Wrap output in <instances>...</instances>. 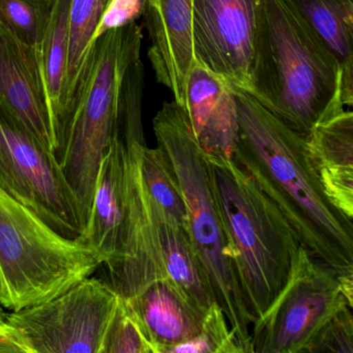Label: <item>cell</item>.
Listing matches in <instances>:
<instances>
[{
  "instance_id": "6da1fadb",
  "label": "cell",
  "mask_w": 353,
  "mask_h": 353,
  "mask_svg": "<svg viewBox=\"0 0 353 353\" xmlns=\"http://www.w3.org/2000/svg\"><path fill=\"white\" fill-rule=\"evenodd\" d=\"M231 88L237 115L235 160L280 208L316 259L338 276H353V220L324 193L310 163L307 137L249 92Z\"/></svg>"
},
{
  "instance_id": "7a4b0ae2",
  "label": "cell",
  "mask_w": 353,
  "mask_h": 353,
  "mask_svg": "<svg viewBox=\"0 0 353 353\" xmlns=\"http://www.w3.org/2000/svg\"><path fill=\"white\" fill-rule=\"evenodd\" d=\"M248 92L305 137L345 109L336 57L283 0L258 3Z\"/></svg>"
},
{
  "instance_id": "3957f363",
  "label": "cell",
  "mask_w": 353,
  "mask_h": 353,
  "mask_svg": "<svg viewBox=\"0 0 353 353\" xmlns=\"http://www.w3.org/2000/svg\"><path fill=\"white\" fill-rule=\"evenodd\" d=\"M143 34L137 22L109 30L92 42L68 105L54 154L90 218L103 159L114 137L121 84L140 57Z\"/></svg>"
},
{
  "instance_id": "277c9868",
  "label": "cell",
  "mask_w": 353,
  "mask_h": 353,
  "mask_svg": "<svg viewBox=\"0 0 353 353\" xmlns=\"http://www.w3.org/2000/svg\"><path fill=\"white\" fill-rule=\"evenodd\" d=\"M212 187L245 307L256 321L290 274L299 236L234 157H208Z\"/></svg>"
},
{
  "instance_id": "5b68a950",
  "label": "cell",
  "mask_w": 353,
  "mask_h": 353,
  "mask_svg": "<svg viewBox=\"0 0 353 353\" xmlns=\"http://www.w3.org/2000/svg\"><path fill=\"white\" fill-rule=\"evenodd\" d=\"M152 128L158 146L166 152L176 173L187 210V230L216 303L226 315L243 353H253V320L237 280L205 152L194 135L185 108L175 101L163 104Z\"/></svg>"
},
{
  "instance_id": "8992f818",
  "label": "cell",
  "mask_w": 353,
  "mask_h": 353,
  "mask_svg": "<svg viewBox=\"0 0 353 353\" xmlns=\"http://www.w3.org/2000/svg\"><path fill=\"white\" fill-rule=\"evenodd\" d=\"M103 261L81 239H67L0 189V305L20 311L90 278Z\"/></svg>"
},
{
  "instance_id": "52a82bcc",
  "label": "cell",
  "mask_w": 353,
  "mask_h": 353,
  "mask_svg": "<svg viewBox=\"0 0 353 353\" xmlns=\"http://www.w3.org/2000/svg\"><path fill=\"white\" fill-rule=\"evenodd\" d=\"M0 189L63 236L83 232L79 201L54 152L1 103Z\"/></svg>"
},
{
  "instance_id": "ba28073f",
  "label": "cell",
  "mask_w": 353,
  "mask_h": 353,
  "mask_svg": "<svg viewBox=\"0 0 353 353\" xmlns=\"http://www.w3.org/2000/svg\"><path fill=\"white\" fill-rule=\"evenodd\" d=\"M345 305L336 272L301 243L286 283L252 325L253 353L305 352L320 328Z\"/></svg>"
},
{
  "instance_id": "9c48e42d",
  "label": "cell",
  "mask_w": 353,
  "mask_h": 353,
  "mask_svg": "<svg viewBox=\"0 0 353 353\" xmlns=\"http://www.w3.org/2000/svg\"><path fill=\"white\" fill-rule=\"evenodd\" d=\"M119 297L90 276L51 301L7 314L3 324L22 353H101Z\"/></svg>"
},
{
  "instance_id": "30bf717a",
  "label": "cell",
  "mask_w": 353,
  "mask_h": 353,
  "mask_svg": "<svg viewBox=\"0 0 353 353\" xmlns=\"http://www.w3.org/2000/svg\"><path fill=\"white\" fill-rule=\"evenodd\" d=\"M260 0H194V61L230 88L248 92Z\"/></svg>"
},
{
  "instance_id": "8fae6325",
  "label": "cell",
  "mask_w": 353,
  "mask_h": 353,
  "mask_svg": "<svg viewBox=\"0 0 353 353\" xmlns=\"http://www.w3.org/2000/svg\"><path fill=\"white\" fill-rule=\"evenodd\" d=\"M127 144V216L119 252L104 264L108 284L123 299L141 292L154 281L169 279L146 205L145 190L139 166L140 146Z\"/></svg>"
},
{
  "instance_id": "7c38bea8",
  "label": "cell",
  "mask_w": 353,
  "mask_h": 353,
  "mask_svg": "<svg viewBox=\"0 0 353 353\" xmlns=\"http://www.w3.org/2000/svg\"><path fill=\"white\" fill-rule=\"evenodd\" d=\"M0 103L53 152L52 121L39 50L1 23Z\"/></svg>"
},
{
  "instance_id": "4fadbf2b",
  "label": "cell",
  "mask_w": 353,
  "mask_h": 353,
  "mask_svg": "<svg viewBox=\"0 0 353 353\" xmlns=\"http://www.w3.org/2000/svg\"><path fill=\"white\" fill-rule=\"evenodd\" d=\"M193 5L194 0H145L142 16L150 41L148 59L157 80L181 107L194 63Z\"/></svg>"
},
{
  "instance_id": "5bb4252c",
  "label": "cell",
  "mask_w": 353,
  "mask_h": 353,
  "mask_svg": "<svg viewBox=\"0 0 353 353\" xmlns=\"http://www.w3.org/2000/svg\"><path fill=\"white\" fill-rule=\"evenodd\" d=\"M183 108L206 156H234L237 115L232 88L195 61L188 76Z\"/></svg>"
},
{
  "instance_id": "9a60e30c",
  "label": "cell",
  "mask_w": 353,
  "mask_h": 353,
  "mask_svg": "<svg viewBox=\"0 0 353 353\" xmlns=\"http://www.w3.org/2000/svg\"><path fill=\"white\" fill-rule=\"evenodd\" d=\"M127 204V146L114 136L101 165L90 218L83 232L78 236L98 252L102 265L119 252Z\"/></svg>"
},
{
  "instance_id": "2e32d148",
  "label": "cell",
  "mask_w": 353,
  "mask_h": 353,
  "mask_svg": "<svg viewBox=\"0 0 353 353\" xmlns=\"http://www.w3.org/2000/svg\"><path fill=\"white\" fill-rule=\"evenodd\" d=\"M310 163L324 193L353 220V114L342 110L322 119L307 136Z\"/></svg>"
},
{
  "instance_id": "e0dca14e",
  "label": "cell",
  "mask_w": 353,
  "mask_h": 353,
  "mask_svg": "<svg viewBox=\"0 0 353 353\" xmlns=\"http://www.w3.org/2000/svg\"><path fill=\"white\" fill-rule=\"evenodd\" d=\"M125 299L143 324L157 353L170 352L201 330L205 313L192 305L170 279L154 281Z\"/></svg>"
},
{
  "instance_id": "ac0fdd59",
  "label": "cell",
  "mask_w": 353,
  "mask_h": 353,
  "mask_svg": "<svg viewBox=\"0 0 353 353\" xmlns=\"http://www.w3.org/2000/svg\"><path fill=\"white\" fill-rule=\"evenodd\" d=\"M144 190L148 214L167 276L192 305L206 313L216 299L187 228L150 198L145 185Z\"/></svg>"
},
{
  "instance_id": "d6986e66",
  "label": "cell",
  "mask_w": 353,
  "mask_h": 353,
  "mask_svg": "<svg viewBox=\"0 0 353 353\" xmlns=\"http://www.w3.org/2000/svg\"><path fill=\"white\" fill-rule=\"evenodd\" d=\"M336 57L345 106L353 102V0H283Z\"/></svg>"
},
{
  "instance_id": "ffe728a7",
  "label": "cell",
  "mask_w": 353,
  "mask_h": 353,
  "mask_svg": "<svg viewBox=\"0 0 353 353\" xmlns=\"http://www.w3.org/2000/svg\"><path fill=\"white\" fill-rule=\"evenodd\" d=\"M70 6L71 0H54L50 20L39 48L52 121L53 152L65 110Z\"/></svg>"
},
{
  "instance_id": "44dd1931",
  "label": "cell",
  "mask_w": 353,
  "mask_h": 353,
  "mask_svg": "<svg viewBox=\"0 0 353 353\" xmlns=\"http://www.w3.org/2000/svg\"><path fill=\"white\" fill-rule=\"evenodd\" d=\"M139 166L150 198L169 216L187 228V210L174 168L166 152L158 146H140Z\"/></svg>"
},
{
  "instance_id": "7402d4cb",
  "label": "cell",
  "mask_w": 353,
  "mask_h": 353,
  "mask_svg": "<svg viewBox=\"0 0 353 353\" xmlns=\"http://www.w3.org/2000/svg\"><path fill=\"white\" fill-rule=\"evenodd\" d=\"M111 0H71L69 15V61H68L65 112L80 70L94 42V32ZM63 115V119H65ZM61 123V125H63ZM61 133V130H59ZM59 138V137H57Z\"/></svg>"
},
{
  "instance_id": "603a6c76",
  "label": "cell",
  "mask_w": 353,
  "mask_h": 353,
  "mask_svg": "<svg viewBox=\"0 0 353 353\" xmlns=\"http://www.w3.org/2000/svg\"><path fill=\"white\" fill-rule=\"evenodd\" d=\"M54 0H0V23L21 42L39 50Z\"/></svg>"
},
{
  "instance_id": "cb8c5ba5",
  "label": "cell",
  "mask_w": 353,
  "mask_h": 353,
  "mask_svg": "<svg viewBox=\"0 0 353 353\" xmlns=\"http://www.w3.org/2000/svg\"><path fill=\"white\" fill-rule=\"evenodd\" d=\"M101 353H157L143 324L123 297H119Z\"/></svg>"
},
{
  "instance_id": "d4e9b609",
  "label": "cell",
  "mask_w": 353,
  "mask_h": 353,
  "mask_svg": "<svg viewBox=\"0 0 353 353\" xmlns=\"http://www.w3.org/2000/svg\"><path fill=\"white\" fill-rule=\"evenodd\" d=\"M169 353H243V350L224 312L214 303L204 315L199 334L173 347Z\"/></svg>"
},
{
  "instance_id": "484cf974",
  "label": "cell",
  "mask_w": 353,
  "mask_h": 353,
  "mask_svg": "<svg viewBox=\"0 0 353 353\" xmlns=\"http://www.w3.org/2000/svg\"><path fill=\"white\" fill-rule=\"evenodd\" d=\"M303 353H353L352 307H341L320 328Z\"/></svg>"
},
{
  "instance_id": "4316f807",
  "label": "cell",
  "mask_w": 353,
  "mask_h": 353,
  "mask_svg": "<svg viewBox=\"0 0 353 353\" xmlns=\"http://www.w3.org/2000/svg\"><path fill=\"white\" fill-rule=\"evenodd\" d=\"M145 0H111L94 32V41L109 30L123 28L142 18Z\"/></svg>"
},
{
  "instance_id": "83f0119b",
  "label": "cell",
  "mask_w": 353,
  "mask_h": 353,
  "mask_svg": "<svg viewBox=\"0 0 353 353\" xmlns=\"http://www.w3.org/2000/svg\"><path fill=\"white\" fill-rule=\"evenodd\" d=\"M0 352H21L14 336L10 334L5 324L0 323Z\"/></svg>"
},
{
  "instance_id": "f1b7e54d",
  "label": "cell",
  "mask_w": 353,
  "mask_h": 353,
  "mask_svg": "<svg viewBox=\"0 0 353 353\" xmlns=\"http://www.w3.org/2000/svg\"><path fill=\"white\" fill-rule=\"evenodd\" d=\"M6 315H7V314L5 313V309L0 305V323H3Z\"/></svg>"
}]
</instances>
